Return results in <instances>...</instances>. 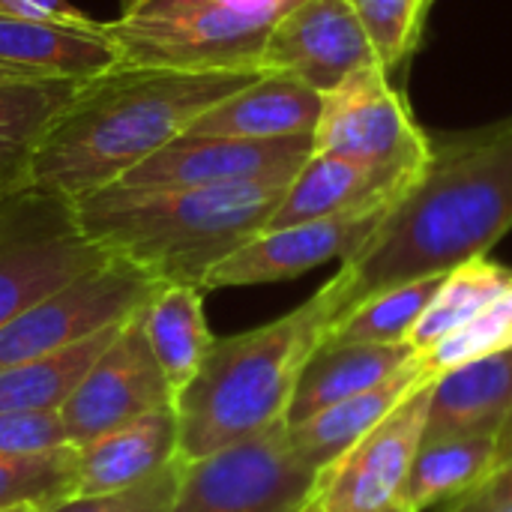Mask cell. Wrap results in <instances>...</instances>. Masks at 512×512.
<instances>
[{
  "label": "cell",
  "mask_w": 512,
  "mask_h": 512,
  "mask_svg": "<svg viewBox=\"0 0 512 512\" xmlns=\"http://www.w3.org/2000/svg\"><path fill=\"white\" fill-rule=\"evenodd\" d=\"M512 228V120L447 153L390 207L375 234L333 276L342 315L405 282L444 276L489 255ZM339 315V318H342Z\"/></svg>",
  "instance_id": "1"
},
{
  "label": "cell",
  "mask_w": 512,
  "mask_h": 512,
  "mask_svg": "<svg viewBox=\"0 0 512 512\" xmlns=\"http://www.w3.org/2000/svg\"><path fill=\"white\" fill-rule=\"evenodd\" d=\"M258 72H174L114 66L84 78L42 132L27 186L69 204L114 186L126 171L189 126Z\"/></svg>",
  "instance_id": "2"
},
{
  "label": "cell",
  "mask_w": 512,
  "mask_h": 512,
  "mask_svg": "<svg viewBox=\"0 0 512 512\" xmlns=\"http://www.w3.org/2000/svg\"><path fill=\"white\" fill-rule=\"evenodd\" d=\"M294 177L207 189H99L72 204L84 237L156 285H195L234 249L261 234Z\"/></svg>",
  "instance_id": "3"
},
{
  "label": "cell",
  "mask_w": 512,
  "mask_h": 512,
  "mask_svg": "<svg viewBox=\"0 0 512 512\" xmlns=\"http://www.w3.org/2000/svg\"><path fill=\"white\" fill-rule=\"evenodd\" d=\"M342 315L336 279L288 315L213 342L198 378L177 399L186 462L234 447L285 420L306 360Z\"/></svg>",
  "instance_id": "4"
},
{
  "label": "cell",
  "mask_w": 512,
  "mask_h": 512,
  "mask_svg": "<svg viewBox=\"0 0 512 512\" xmlns=\"http://www.w3.org/2000/svg\"><path fill=\"white\" fill-rule=\"evenodd\" d=\"M303 0H126L105 24L117 66L258 72L273 27ZM261 75V72H258Z\"/></svg>",
  "instance_id": "5"
},
{
  "label": "cell",
  "mask_w": 512,
  "mask_h": 512,
  "mask_svg": "<svg viewBox=\"0 0 512 512\" xmlns=\"http://www.w3.org/2000/svg\"><path fill=\"white\" fill-rule=\"evenodd\" d=\"M105 261L69 201L33 186L0 195V327Z\"/></svg>",
  "instance_id": "6"
},
{
  "label": "cell",
  "mask_w": 512,
  "mask_h": 512,
  "mask_svg": "<svg viewBox=\"0 0 512 512\" xmlns=\"http://www.w3.org/2000/svg\"><path fill=\"white\" fill-rule=\"evenodd\" d=\"M321 474L294 453L282 420L189 462L168 512H300L315 495Z\"/></svg>",
  "instance_id": "7"
},
{
  "label": "cell",
  "mask_w": 512,
  "mask_h": 512,
  "mask_svg": "<svg viewBox=\"0 0 512 512\" xmlns=\"http://www.w3.org/2000/svg\"><path fill=\"white\" fill-rule=\"evenodd\" d=\"M312 141L318 153L414 180L435 159V144L411 117L402 90L384 66L363 69L324 96Z\"/></svg>",
  "instance_id": "8"
},
{
  "label": "cell",
  "mask_w": 512,
  "mask_h": 512,
  "mask_svg": "<svg viewBox=\"0 0 512 512\" xmlns=\"http://www.w3.org/2000/svg\"><path fill=\"white\" fill-rule=\"evenodd\" d=\"M156 288L141 270L108 258L0 327V369L51 357L132 318Z\"/></svg>",
  "instance_id": "9"
},
{
  "label": "cell",
  "mask_w": 512,
  "mask_h": 512,
  "mask_svg": "<svg viewBox=\"0 0 512 512\" xmlns=\"http://www.w3.org/2000/svg\"><path fill=\"white\" fill-rule=\"evenodd\" d=\"M141 309L123 321L111 345L96 357V363L60 405L57 414L72 447H84L105 432L174 405L165 375L150 351Z\"/></svg>",
  "instance_id": "10"
},
{
  "label": "cell",
  "mask_w": 512,
  "mask_h": 512,
  "mask_svg": "<svg viewBox=\"0 0 512 512\" xmlns=\"http://www.w3.org/2000/svg\"><path fill=\"white\" fill-rule=\"evenodd\" d=\"M315 153L312 135L279 141H237L207 135H177L153 156L126 171L114 186L135 192L207 189L264 177H294Z\"/></svg>",
  "instance_id": "11"
},
{
  "label": "cell",
  "mask_w": 512,
  "mask_h": 512,
  "mask_svg": "<svg viewBox=\"0 0 512 512\" xmlns=\"http://www.w3.org/2000/svg\"><path fill=\"white\" fill-rule=\"evenodd\" d=\"M381 66L348 0H303L270 33L258 72L288 75L327 96L351 75Z\"/></svg>",
  "instance_id": "12"
},
{
  "label": "cell",
  "mask_w": 512,
  "mask_h": 512,
  "mask_svg": "<svg viewBox=\"0 0 512 512\" xmlns=\"http://www.w3.org/2000/svg\"><path fill=\"white\" fill-rule=\"evenodd\" d=\"M432 381L405 396L363 441L324 471V512H393L423 444Z\"/></svg>",
  "instance_id": "13"
},
{
  "label": "cell",
  "mask_w": 512,
  "mask_h": 512,
  "mask_svg": "<svg viewBox=\"0 0 512 512\" xmlns=\"http://www.w3.org/2000/svg\"><path fill=\"white\" fill-rule=\"evenodd\" d=\"M387 213L390 207L261 231L207 273L204 291L285 282L327 261H348L354 252L363 249V243L375 234Z\"/></svg>",
  "instance_id": "14"
},
{
  "label": "cell",
  "mask_w": 512,
  "mask_h": 512,
  "mask_svg": "<svg viewBox=\"0 0 512 512\" xmlns=\"http://www.w3.org/2000/svg\"><path fill=\"white\" fill-rule=\"evenodd\" d=\"M417 180L387 174L333 153H312L288 183L267 228H288L300 222L333 219L345 213H366L393 207Z\"/></svg>",
  "instance_id": "15"
},
{
  "label": "cell",
  "mask_w": 512,
  "mask_h": 512,
  "mask_svg": "<svg viewBox=\"0 0 512 512\" xmlns=\"http://www.w3.org/2000/svg\"><path fill=\"white\" fill-rule=\"evenodd\" d=\"M177 444V408L165 405L75 447V498H102L141 486L180 456Z\"/></svg>",
  "instance_id": "16"
},
{
  "label": "cell",
  "mask_w": 512,
  "mask_h": 512,
  "mask_svg": "<svg viewBox=\"0 0 512 512\" xmlns=\"http://www.w3.org/2000/svg\"><path fill=\"white\" fill-rule=\"evenodd\" d=\"M324 96L288 75H258L237 93L210 105L189 135L237 138V141H279L315 135Z\"/></svg>",
  "instance_id": "17"
},
{
  "label": "cell",
  "mask_w": 512,
  "mask_h": 512,
  "mask_svg": "<svg viewBox=\"0 0 512 512\" xmlns=\"http://www.w3.org/2000/svg\"><path fill=\"white\" fill-rule=\"evenodd\" d=\"M512 414V348L450 369L432 381L423 444L498 438Z\"/></svg>",
  "instance_id": "18"
},
{
  "label": "cell",
  "mask_w": 512,
  "mask_h": 512,
  "mask_svg": "<svg viewBox=\"0 0 512 512\" xmlns=\"http://www.w3.org/2000/svg\"><path fill=\"white\" fill-rule=\"evenodd\" d=\"M0 63L36 78H93L117 66L105 24L72 27L0 12Z\"/></svg>",
  "instance_id": "19"
},
{
  "label": "cell",
  "mask_w": 512,
  "mask_h": 512,
  "mask_svg": "<svg viewBox=\"0 0 512 512\" xmlns=\"http://www.w3.org/2000/svg\"><path fill=\"white\" fill-rule=\"evenodd\" d=\"M435 381L426 375L420 357L387 375L381 384L297 423L288 426V441L294 453L312 468V471H327L333 468L357 441H363L405 396H411L420 384Z\"/></svg>",
  "instance_id": "20"
},
{
  "label": "cell",
  "mask_w": 512,
  "mask_h": 512,
  "mask_svg": "<svg viewBox=\"0 0 512 512\" xmlns=\"http://www.w3.org/2000/svg\"><path fill=\"white\" fill-rule=\"evenodd\" d=\"M417 354L402 345H333L321 342L306 360L294 387L285 423L297 426L375 384L411 363Z\"/></svg>",
  "instance_id": "21"
},
{
  "label": "cell",
  "mask_w": 512,
  "mask_h": 512,
  "mask_svg": "<svg viewBox=\"0 0 512 512\" xmlns=\"http://www.w3.org/2000/svg\"><path fill=\"white\" fill-rule=\"evenodd\" d=\"M204 294L207 291L195 285H159L141 309L150 351L165 375L174 405L198 378L216 342L207 324Z\"/></svg>",
  "instance_id": "22"
},
{
  "label": "cell",
  "mask_w": 512,
  "mask_h": 512,
  "mask_svg": "<svg viewBox=\"0 0 512 512\" xmlns=\"http://www.w3.org/2000/svg\"><path fill=\"white\" fill-rule=\"evenodd\" d=\"M84 78H24L0 84V195L27 186L30 156Z\"/></svg>",
  "instance_id": "23"
},
{
  "label": "cell",
  "mask_w": 512,
  "mask_h": 512,
  "mask_svg": "<svg viewBox=\"0 0 512 512\" xmlns=\"http://www.w3.org/2000/svg\"><path fill=\"white\" fill-rule=\"evenodd\" d=\"M120 327L123 321L51 357L0 369V414L60 411V405L69 399V393L84 378V372L96 363V357L111 345Z\"/></svg>",
  "instance_id": "24"
},
{
  "label": "cell",
  "mask_w": 512,
  "mask_h": 512,
  "mask_svg": "<svg viewBox=\"0 0 512 512\" xmlns=\"http://www.w3.org/2000/svg\"><path fill=\"white\" fill-rule=\"evenodd\" d=\"M495 453L498 438H453L420 444L399 495V510L426 512L441 501L462 498L495 468Z\"/></svg>",
  "instance_id": "25"
},
{
  "label": "cell",
  "mask_w": 512,
  "mask_h": 512,
  "mask_svg": "<svg viewBox=\"0 0 512 512\" xmlns=\"http://www.w3.org/2000/svg\"><path fill=\"white\" fill-rule=\"evenodd\" d=\"M510 279V267L492 261L489 255H480V258H471V261L459 264L456 270H450L441 279L432 303L423 309V315L411 327L405 345L414 354L432 351L450 333L465 327Z\"/></svg>",
  "instance_id": "26"
},
{
  "label": "cell",
  "mask_w": 512,
  "mask_h": 512,
  "mask_svg": "<svg viewBox=\"0 0 512 512\" xmlns=\"http://www.w3.org/2000/svg\"><path fill=\"white\" fill-rule=\"evenodd\" d=\"M447 276V273H444ZM444 276H429L417 282H405L396 288H384L354 309H348L324 336L333 345H402L432 303Z\"/></svg>",
  "instance_id": "27"
},
{
  "label": "cell",
  "mask_w": 512,
  "mask_h": 512,
  "mask_svg": "<svg viewBox=\"0 0 512 512\" xmlns=\"http://www.w3.org/2000/svg\"><path fill=\"white\" fill-rule=\"evenodd\" d=\"M512 348V279L456 333L438 342L432 351L417 354L426 375L438 378L465 363L501 354Z\"/></svg>",
  "instance_id": "28"
},
{
  "label": "cell",
  "mask_w": 512,
  "mask_h": 512,
  "mask_svg": "<svg viewBox=\"0 0 512 512\" xmlns=\"http://www.w3.org/2000/svg\"><path fill=\"white\" fill-rule=\"evenodd\" d=\"M75 498V447L39 456H0V510L36 504L54 510Z\"/></svg>",
  "instance_id": "29"
},
{
  "label": "cell",
  "mask_w": 512,
  "mask_h": 512,
  "mask_svg": "<svg viewBox=\"0 0 512 512\" xmlns=\"http://www.w3.org/2000/svg\"><path fill=\"white\" fill-rule=\"evenodd\" d=\"M381 66L393 75L414 54L432 0H348Z\"/></svg>",
  "instance_id": "30"
},
{
  "label": "cell",
  "mask_w": 512,
  "mask_h": 512,
  "mask_svg": "<svg viewBox=\"0 0 512 512\" xmlns=\"http://www.w3.org/2000/svg\"><path fill=\"white\" fill-rule=\"evenodd\" d=\"M186 468L189 462L177 456L141 486H132L117 495H102V498H69L48 512H168L177 498Z\"/></svg>",
  "instance_id": "31"
},
{
  "label": "cell",
  "mask_w": 512,
  "mask_h": 512,
  "mask_svg": "<svg viewBox=\"0 0 512 512\" xmlns=\"http://www.w3.org/2000/svg\"><path fill=\"white\" fill-rule=\"evenodd\" d=\"M72 447L57 411L0 414V456H39Z\"/></svg>",
  "instance_id": "32"
},
{
  "label": "cell",
  "mask_w": 512,
  "mask_h": 512,
  "mask_svg": "<svg viewBox=\"0 0 512 512\" xmlns=\"http://www.w3.org/2000/svg\"><path fill=\"white\" fill-rule=\"evenodd\" d=\"M512 510V459L492 468L471 492L450 501L447 512H504Z\"/></svg>",
  "instance_id": "33"
},
{
  "label": "cell",
  "mask_w": 512,
  "mask_h": 512,
  "mask_svg": "<svg viewBox=\"0 0 512 512\" xmlns=\"http://www.w3.org/2000/svg\"><path fill=\"white\" fill-rule=\"evenodd\" d=\"M0 12L57 21V24H72V27H93L96 24V18H90L87 12H81L69 0H0Z\"/></svg>",
  "instance_id": "34"
},
{
  "label": "cell",
  "mask_w": 512,
  "mask_h": 512,
  "mask_svg": "<svg viewBox=\"0 0 512 512\" xmlns=\"http://www.w3.org/2000/svg\"><path fill=\"white\" fill-rule=\"evenodd\" d=\"M512 459V414L510 420H507V426L501 429V435H498V453H495V468L498 465H504V462H510Z\"/></svg>",
  "instance_id": "35"
},
{
  "label": "cell",
  "mask_w": 512,
  "mask_h": 512,
  "mask_svg": "<svg viewBox=\"0 0 512 512\" xmlns=\"http://www.w3.org/2000/svg\"><path fill=\"white\" fill-rule=\"evenodd\" d=\"M321 486H324V474H321V483H318L315 495L306 501V507H303L300 512H324V495H321Z\"/></svg>",
  "instance_id": "36"
},
{
  "label": "cell",
  "mask_w": 512,
  "mask_h": 512,
  "mask_svg": "<svg viewBox=\"0 0 512 512\" xmlns=\"http://www.w3.org/2000/svg\"><path fill=\"white\" fill-rule=\"evenodd\" d=\"M24 78H36V75H27L21 69H12V66H3L0 63V84H6V81H24Z\"/></svg>",
  "instance_id": "37"
},
{
  "label": "cell",
  "mask_w": 512,
  "mask_h": 512,
  "mask_svg": "<svg viewBox=\"0 0 512 512\" xmlns=\"http://www.w3.org/2000/svg\"><path fill=\"white\" fill-rule=\"evenodd\" d=\"M0 512H48L45 507H36V504H21V507H6Z\"/></svg>",
  "instance_id": "38"
},
{
  "label": "cell",
  "mask_w": 512,
  "mask_h": 512,
  "mask_svg": "<svg viewBox=\"0 0 512 512\" xmlns=\"http://www.w3.org/2000/svg\"><path fill=\"white\" fill-rule=\"evenodd\" d=\"M393 512H405V510H393Z\"/></svg>",
  "instance_id": "39"
},
{
  "label": "cell",
  "mask_w": 512,
  "mask_h": 512,
  "mask_svg": "<svg viewBox=\"0 0 512 512\" xmlns=\"http://www.w3.org/2000/svg\"><path fill=\"white\" fill-rule=\"evenodd\" d=\"M504 512H512V510H504Z\"/></svg>",
  "instance_id": "40"
}]
</instances>
